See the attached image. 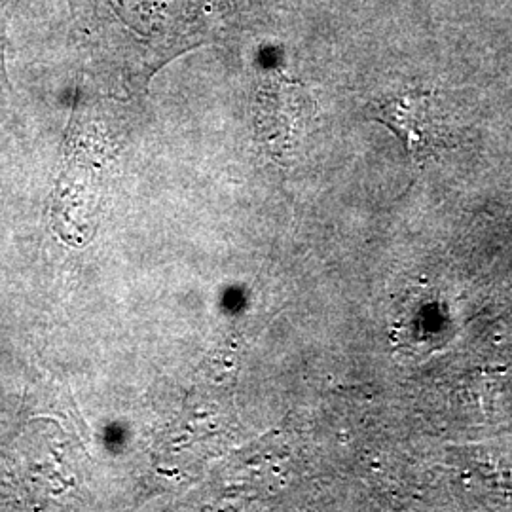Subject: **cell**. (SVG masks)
Listing matches in <instances>:
<instances>
[{
	"instance_id": "6da1fadb",
	"label": "cell",
	"mask_w": 512,
	"mask_h": 512,
	"mask_svg": "<svg viewBox=\"0 0 512 512\" xmlns=\"http://www.w3.org/2000/svg\"><path fill=\"white\" fill-rule=\"evenodd\" d=\"M315 112V103L308 90L274 73L256 93L255 120L262 145L275 160H285L304 135Z\"/></svg>"
},
{
	"instance_id": "7a4b0ae2",
	"label": "cell",
	"mask_w": 512,
	"mask_h": 512,
	"mask_svg": "<svg viewBox=\"0 0 512 512\" xmlns=\"http://www.w3.org/2000/svg\"><path fill=\"white\" fill-rule=\"evenodd\" d=\"M368 116L391 129L414 160H427L439 147L440 120L433 95L421 90L397 93L370 105Z\"/></svg>"
}]
</instances>
